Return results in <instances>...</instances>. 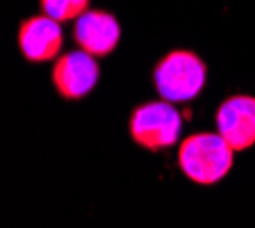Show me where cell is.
Returning a JSON list of instances; mask_svg holds the SVG:
<instances>
[{"label": "cell", "mask_w": 255, "mask_h": 228, "mask_svg": "<svg viewBox=\"0 0 255 228\" xmlns=\"http://www.w3.org/2000/svg\"><path fill=\"white\" fill-rule=\"evenodd\" d=\"M205 85V64L198 55L175 50L155 66V89L169 103L196 98Z\"/></svg>", "instance_id": "cell-2"}, {"label": "cell", "mask_w": 255, "mask_h": 228, "mask_svg": "<svg viewBox=\"0 0 255 228\" xmlns=\"http://www.w3.org/2000/svg\"><path fill=\"white\" fill-rule=\"evenodd\" d=\"M217 130L235 151H246L255 144V98L233 96L217 112Z\"/></svg>", "instance_id": "cell-5"}, {"label": "cell", "mask_w": 255, "mask_h": 228, "mask_svg": "<svg viewBox=\"0 0 255 228\" xmlns=\"http://www.w3.org/2000/svg\"><path fill=\"white\" fill-rule=\"evenodd\" d=\"M89 0H41V9L46 16L55 18V21H73L87 11Z\"/></svg>", "instance_id": "cell-8"}, {"label": "cell", "mask_w": 255, "mask_h": 228, "mask_svg": "<svg viewBox=\"0 0 255 228\" xmlns=\"http://www.w3.org/2000/svg\"><path fill=\"white\" fill-rule=\"evenodd\" d=\"M182 133L180 112L175 110L169 101L143 103L137 107L130 119V135L132 139L148 151L169 149L178 142Z\"/></svg>", "instance_id": "cell-3"}, {"label": "cell", "mask_w": 255, "mask_h": 228, "mask_svg": "<svg viewBox=\"0 0 255 228\" xmlns=\"http://www.w3.org/2000/svg\"><path fill=\"white\" fill-rule=\"evenodd\" d=\"M235 149L219 133H198L187 137L178 151V165L189 181L214 185L233 169Z\"/></svg>", "instance_id": "cell-1"}, {"label": "cell", "mask_w": 255, "mask_h": 228, "mask_svg": "<svg viewBox=\"0 0 255 228\" xmlns=\"http://www.w3.org/2000/svg\"><path fill=\"white\" fill-rule=\"evenodd\" d=\"M75 41L82 50L94 57L110 55L121 39V27L117 18L107 11H89L75 18Z\"/></svg>", "instance_id": "cell-7"}, {"label": "cell", "mask_w": 255, "mask_h": 228, "mask_svg": "<svg viewBox=\"0 0 255 228\" xmlns=\"http://www.w3.org/2000/svg\"><path fill=\"white\" fill-rule=\"evenodd\" d=\"M98 82V64L87 50H71L53 66V85L66 101L87 96Z\"/></svg>", "instance_id": "cell-4"}, {"label": "cell", "mask_w": 255, "mask_h": 228, "mask_svg": "<svg viewBox=\"0 0 255 228\" xmlns=\"http://www.w3.org/2000/svg\"><path fill=\"white\" fill-rule=\"evenodd\" d=\"M18 46L27 62H48L62 50V27L50 16H34L18 27Z\"/></svg>", "instance_id": "cell-6"}]
</instances>
